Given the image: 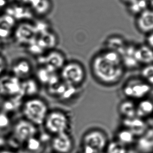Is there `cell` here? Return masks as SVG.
<instances>
[{
	"label": "cell",
	"instance_id": "1",
	"mask_svg": "<svg viewBox=\"0 0 153 153\" xmlns=\"http://www.w3.org/2000/svg\"><path fill=\"white\" fill-rule=\"evenodd\" d=\"M90 69L96 82L108 87L118 85L126 71L121 55L106 48L94 55L90 62Z\"/></svg>",
	"mask_w": 153,
	"mask_h": 153
},
{
	"label": "cell",
	"instance_id": "2",
	"mask_svg": "<svg viewBox=\"0 0 153 153\" xmlns=\"http://www.w3.org/2000/svg\"><path fill=\"white\" fill-rule=\"evenodd\" d=\"M109 141L108 135L104 130L99 128H92L82 136V152L85 153H103Z\"/></svg>",
	"mask_w": 153,
	"mask_h": 153
},
{
	"label": "cell",
	"instance_id": "3",
	"mask_svg": "<svg viewBox=\"0 0 153 153\" xmlns=\"http://www.w3.org/2000/svg\"><path fill=\"white\" fill-rule=\"evenodd\" d=\"M59 71L62 82L74 87H79L87 78L85 67L78 60H67Z\"/></svg>",
	"mask_w": 153,
	"mask_h": 153
},
{
	"label": "cell",
	"instance_id": "4",
	"mask_svg": "<svg viewBox=\"0 0 153 153\" xmlns=\"http://www.w3.org/2000/svg\"><path fill=\"white\" fill-rule=\"evenodd\" d=\"M49 111L45 100L37 97L28 99L22 107L24 119L37 126L43 125Z\"/></svg>",
	"mask_w": 153,
	"mask_h": 153
},
{
	"label": "cell",
	"instance_id": "5",
	"mask_svg": "<svg viewBox=\"0 0 153 153\" xmlns=\"http://www.w3.org/2000/svg\"><path fill=\"white\" fill-rule=\"evenodd\" d=\"M152 86L141 76H133L123 84L121 92L126 99L138 101L151 96Z\"/></svg>",
	"mask_w": 153,
	"mask_h": 153
},
{
	"label": "cell",
	"instance_id": "6",
	"mask_svg": "<svg viewBox=\"0 0 153 153\" xmlns=\"http://www.w3.org/2000/svg\"><path fill=\"white\" fill-rule=\"evenodd\" d=\"M43 125L49 133L60 134L69 132L70 128V121L65 113L59 110L49 111Z\"/></svg>",
	"mask_w": 153,
	"mask_h": 153
},
{
	"label": "cell",
	"instance_id": "7",
	"mask_svg": "<svg viewBox=\"0 0 153 153\" xmlns=\"http://www.w3.org/2000/svg\"><path fill=\"white\" fill-rule=\"evenodd\" d=\"M37 126L24 119L19 120L15 124L13 129L14 137L17 142L26 143L35 137L37 133Z\"/></svg>",
	"mask_w": 153,
	"mask_h": 153
},
{
	"label": "cell",
	"instance_id": "8",
	"mask_svg": "<svg viewBox=\"0 0 153 153\" xmlns=\"http://www.w3.org/2000/svg\"><path fill=\"white\" fill-rule=\"evenodd\" d=\"M51 146L54 153H70L74 147V142L69 133L65 132L53 135Z\"/></svg>",
	"mask_w": 153,
	"mask_h": 153
},
{
	"label": "cell",
	"instance_id": "9",
	"mask_svg": "<svg viewBox=\"0 0 153 153\" xmlns=\"http://www.w3.org/2000/svg\"><path fill=\"white\" fill-rule=\"evenodd\" d=\"M135 25L142 34L147 35L153 32V9L148 8L136 15Z\"/></svg>",
	"mask_w": 153,
	"mask_h": 153
},
{
	"label": "cell",
	"instance_id": "10",
	"mask_svg": "<svg viewBox=\"0 0 153 153\" xmlns=\"http://www.w3.org/2000/svg\"><path fill=\"white\" fill-rule=\"evenodd\" d=\"M67 60L65 54L62 51L54 49L45 54L41 64L45 67L56 71L60 70Z\"/></svg>",
	"mask_w": 153,
	"mask_h": 153
},
{
	"label": "cell",
	"instance_id": "11",
	"mask_svg": "<svg viewBox=\"0 0 153 153\" xmlns=\"http://www.w3.org/2000/svg\"><path fill=\"white\" fill-rule=\"evenodd\" d=\"M153 115V99L145 98L136 102V117L142 119L151 118Z\"/></svg>",
	"mask_w": 153,
	"mask_h": 153
},
{
	"label": "cell",
	"instance_id": "12",
	"mask_svg": "<svg viewBox=\"0 0 153 153\" xmlns=\"http://www.w3.org/2000/svg\"><path fill=\"white\" fill-rule=\"evenodd\" d=\"M118 113L123 120L132 119L136 117V102L125 99L120 103Z\"/></svg>",
	"mask_w": 153,
	"mask_h": 153
},
{
	"label": "cell",
	"instance_id": "13",
	"mask_svg": "<svg viewBox=\"0 0 153 153\" xmlns=\"http://www.w3.org/2000/svg\"><path fill=\"white\" fill-rule=\"evenodd\" d=\"M135 57L139 64L148 65L153 63V50L146 44L136 47Z\"/></svg>",
	"mask_w": 153,
	"mask_h": 153
},
{
	"label": "cell",
	"instance_id": "14",
	"mask_svg": "<svg viewBox=\"0 0 153 153\" xmlns=\"http://www.w3.org/2000/svg\"><path fill=\"white\" fill-rule=\"evenodd\" d=\"M126 42L121 36H113L108 37L106 41V49L116 51L121 55L127 46Z\"/></svg>",
	"mask_w": 153,
	"mask_h": 153
},
{
	"label": "cell",
	"instance_id": "15",
	"mask_svg": "<svg viewBox=\"0 0 153 153\" xmlns=\"http://www.w3.org/2000/svg\"><path fill=\"white\" fill-rule=\"evenodd\" d=\"M136 136L131 131L124 127L117 131L114 140L128 147L134 142Z\"/></svg>",
	"mask_w": 153,
	"mask_h": 153
},
{
	"label": "cell",
	"instance_id": "16",
	"mask_svg": "<svg viewBox=\"0 0 153 153\" xmlns=\"http://www.w3.org/2000/svg\"><path fill=\"white\" fill-rule=\"evenodd\" d=\"M13 71L16 75L21 77L27 76L32 71V65L29 61L19 59L15 62L13 66Z\"/></svg>",
	"mask_w": 153,
	"mask_h": 153
},
{
	"label": "cell",
	"instance_id": "17",
	"mask_svg": "<svg viewBox=\"0 0 153 153\" xmlns=\"http://www.w3.org/2000/svg\"><path fill=\"white\" fill-rule=\"evenodd\" d=\"M149 3L147 0H135L132 4L127 6L128 12L135 16L148 9Z\"/></svg>",
	"mask_w": 153,
	"mask_h": 153
},
{
	"label": "cell",
	"instance_id": "18",
	"mask_svg": "<svg viewBox=\"0 0 153 153\" xmlns=\"http://www.w3.org/2000/svg\"><path fill=\"white\" fill-rule=\"evenodd\" d=\"M104 152L105 153H128V147L114 140L109 141Z\"/></svg>",
	"mask_w": 153,
	"mask_h": 153
},
{
	"label": "cell",
	"instance_id": "19",
	"mask_svg": "<svg viewBox=\"0 0 153 153\" xmlns=\"http://www.w3.org/2000/svg\"><path fill=\"white\" fill-rule=\"evenodd\" d=\"M146 45L153 50V32L146 35Z\"/></svg>",
	"mask_w": 153,
	"mask_h": 153
},
{
	"label": "cell",
	"instance_id": "20",
	"mask_svg": "<svg viewBox=\"0 0 153 153\" xmlns=\"http://www.w3.org/2000/svg\"><path fill=\"white\" fill-rule=\"evenodd\" d=\"M120 1L122 3H123L124 4L128 6L131 4H132V3L134 2L135 0H120Z\"/></svg>",
	"mask_w": 153,
	"mask_h": 153
},
{
	"label": "cell",
	"instance_id": "21",
	"mask_svg": "<svg viewBox=\"0 0 153 153\" xmlns=\"http://www.w3.org/2000/svg\"><path fill=\"white\" fill-rule=\"evenodd\" d=\"M5 61L3 58L0 57V72L4 68Z\"/></svg>",
	"mask_w": 153,
	"mask_h": 153
},
{
	"label": "cell",
	"instance_id": "22",
	"mask_svg": "<svg viewBox=\"0 0 153 153\" xmlns=\"http://www.w3.org/2000/svg\"><path fill=\"white\" fill-rule=\"evenodd\" d=\"M151 86H152V91H151V95H153V85Z\"/></svg>",
	"mask_w": 153,
	"mask_h": 153
},
{
	"label": "cell",
	"instance_id": "23",
	"mask_svg": "<svg viewBox=\"0 0 153 153\" xmlns=\"http://www.w3.org/2000/svg\"><path fill=\"white\" fill-rule=\"evenodd\" d=\"M84 153V152H82V151H81V152H80V153Z\"/></svg>",
	"mask_w": 153,
	"mask_h": 153
},
{
	"label": "cell",
	"instance_id": "24",
	"mask_svg": "<svg viewBox=\"0 0 153 153\" xmlns=\"http://www.w3.org/2000/svg\"><path fill=\"white\" fill-rule=\"evenodd\" d=\"M153 117V116H152V117Z\"/></svg>",
	"mask_w": 153,
	"mask_h": 153
},
{
	"label": "cell",
	"instance_id": "25",
	"mask_svg": "<svg viewBox=\"0 0 153 153\" xmlns=\"http://www.w3.org/2000/svg\"></svg>",
	"mask_w": 153,
	"mask_h": 153
}]
</instances>
